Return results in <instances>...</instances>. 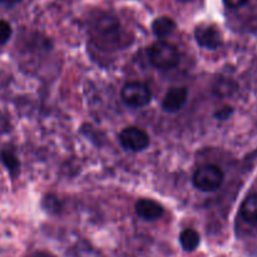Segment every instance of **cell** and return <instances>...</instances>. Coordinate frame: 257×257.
Masks as SVG:
<instances>
[{
    "label": "cell",
    "instance_id": "1",
    "mask_svg": "<svg viewBox=\"0 0 257 257\" xmlns=\"http://www.w3.org/2000/svg\"><path fill=\"white\" fill-rule=\"evenodd\" d=\"M148 59L158 69H172L180 62V53L171 43L158 40L148 48Z\"/></svg>",
    "mask_w": 257,
    "mask_h": 257
},
{
    "label": "cell",
    "instance_id": "2",
    "mask_svg": "<svg viewBox=\"0 0 257 257\" xmlns=\"http://www.w3.org/2000/svg\"><path fill=\"white\" fill-rule=\"evenodd\" d=\"M223 172L215 165L201 166L193 176V183L203 192H213L223 183Z\"/></svg>",
    "mask_w": 257,
    "mask_h": 257
},
{
    "label": "cell",
    "instance_id": "3",
    "mask_svg": "<svg viewBox=\"0 0 257 257\" xmlns=\"http://www.w3.org/2000/svg\"><path fill=\"white\" fill-rule=\"evenodd\" d=\"M122 99L125 104L133 108L145 107L152 99L150 87L142 82H128L122 88Z\"/></svg>",
    "mask_w": 257,
    "mask_h": 257
},
{
    "label": "cell",
    "instance_id": "4",
    "mask_svg": "<svg viewBox=\"0 0 257 257\" xmlns=\"http://www.w3.org/2000/svg\"><path fill=\"white\" fill-rule=\"evenodd\" d=\"M119 20L112 14H102L94 24V33L103 43H113L119 38Z\"/></svg>",
    "mask_w": 257,
    "mask_h": 257
},
{
    "label": "cell",
    "instance_id": "5",
    "mask_svg": "<svg viewBox=\"0 0 257 257\" xmlns=\"http://www.w3.org/2000/svg\"><path fill=\"white\" fill-rule=\"evenodd\" d=\"M119 142L125 150L141 152L150 146V136L138 127H127L119 133Z\"/></svg>",
    "mask_w": 257,
    "mask_h": 257
},
{
    "label": "cell",
    "instance_id": "6",
    "mask_svg": "<svg viewBox=\"0 0 257 257\" xmlns=\"http://www.w3.org/2000/svg\"><path fill=\"white\" fill-rule=\"evenodd\" d=\"M188 90L186 87H172L167 93L162 102V108L168 113L178 112L187 102Z\"/></svg>",
    "mask_w": 257,
    "mask_h": 257
},
{
    "label": "cell",
    "instance_id": "7",
    "mask_svg": "<svg viewBox=\"0 0 257 257\" xmlns=\"http://www.w3.org/2000/svg\"><path fill=\"white\" fill-rule=\"evenodd\" d=\"M198 44L207 49H217L222 45V38L220 32L213 27H198L195 32Z\"/></svg>",
    "mask_w": 257,
    "mask_h": 257
},
{
    "label": "cell",
    "instance_id": "8",
    "mask_svg": "<svg viewBox=\"0 0 257 257\" xmlns=\"http://www.w3.org/2000/svg\"><path fill=\"white\" fill-rule=\"evenodd\" d=\"M136 213L141 218H143V220L155 221L162 217L163 213H165V210L156 201L143 198V200L137 201V203H136Z\"/></svg>",
    "mask_w": 257,
    "mask_h": 257
},
{
    "label": "cell",
    "instance_id": "9",
    "mask_svg": "<svg viewBox=\"0 0 257 257\" xmlns=\"http://www.w3.org/2000/svg\"><path fill=\"white\" fill-rule=\"evenodd\" d=\"M241 216L246 222L257 225V193L248 195L241 205Z\"/></svg>",
    "mask_w": 257,
    "mask_h": 257
},
{
    "label": "cell",
    "instance_id": "10",
    "mask_svg": "<svg viewBox=\"0 0 257 257\" xmlns=\"http://www.w3.org/2000/svg\"><path fill=\"white\" fill-rule=\"evenodd\" d=\"M180 242L183 250L187 251V252H192L200 245V235H198L197 231L187 228V230H183L181 232Z\"/></svg>",
    "mask_w": 257,
    "mask_h": 257
},
{
    "label": "cell",
    "instance_id": "11",
    "mask_svg": "<svg viewBox=\"0 0 257 257\" xmlns=\"http://www.w3.org/2000/svg\"><path fill=\"white\" fill-rule=\"evenodd\" d=\"M176 29L175 20L168 17H161L153 22L152 30L156 37H166Z\"/></svg>",
    "mask_w": 257,
    "mask_h": 257
},
{
    "label": "cell",
    "instance_id": "12",
    "mask_svg": "<svg viewBox=\"0 0 257 257\" xmlns=\"http://www.w3.org/2000/svg\"><path fill=\"white\" fill-rule=\"evenodd\" d=\"M0 160H2V162L4 163L5 167L10 171V173H12L13 176L17 175L18 171H19L20 165L19 160H18L17 156H15L14 153L7 150L2 151V152H0Z\"/></svg>",
    "mask_w": 257,
    "mask_h": 257
},
{
    "label": "cell",
    "instance_id": "13",
    "mask_svg": "<svg viewBox=\"0 0 257 257\" xmlns=\"http://www.w3.org/2000/svg\"><path fill=\"white\" fill-rule=\"evenodd\" d=\"M12 37V27L8 22L0 19V44H4Z\"/></svg>",
    "mask_w": 257,
    "mask_h": 257
},
{
    "label": "cell",
    "instance_id": "14",
    "mask_svg": "<svg viewBox=\"0 0 257 257\" xmlns=\"http://www.w3.org/2000/svg\"><path fill=\"white\" fill-rule=\"evenodd\" d=\"M233 113V108L230 107V105H225V107H222L221 109H218L217 112L215 113V117L217 118V119H227V118H230V115Z\"/></svg>",
    "mask_w": 257,
    "mask_h": 257
},
{
    "label": "cell",
    "instance_id": "15",
    "mask_svg": "<svg viewBox=\"0 0 257 257\" xmlns=\"http://www.w3.org/2000/svg\"><path fill=\"white\" fill-rule=\"evenodd\" d=\"M225 5L231 9H238V8L243 7L248 3V0H223Z\"/></svg>",
    "mask_w": 257,
    "mask_h": 257
},
{
    "label": "cell",
    "instance_id": "16",
    "mask_svg": "<svg viewBox=\"0 0 257 257\" xmlns=\"http://www.w3.org/2000/svg\"><path fill=\"white\" fill-rule=\"evenodd\" d=\"M27 257H54V256L49 255V253H45V252H35V253H33V255H29Z\"/></svg>",
    "mask_w": 257,
    "mask_h": 257
},
{
    "label": "cell",
    "instance_id": "17",
    "mask_svg": "<svg viewBox=\"0 0 257 257\" xmlns=\"http://www.w3.org/2000/svg\"><path fill=\"white\" fill-rule=\"evenodd\" d=\"M18 2H20V0H0V3H4V4H15Z\"/></svg>",
    "mask_w": 257,
    "mask_h": 257
},
{
    "label": "cell",
    "instance_id": "18",
    "mask_svg": "<svg viewBox=\"0 0 257 257\" xmlns=\"http://www.w3.org/2000/svg\"><path fill=\"white\" fill-rule=\"evenodd\" d=\"M180 2H190V0H180Z\"/></svg>",
    "mask_w": 257,
    "mask_h": 257
}]
</instances>
